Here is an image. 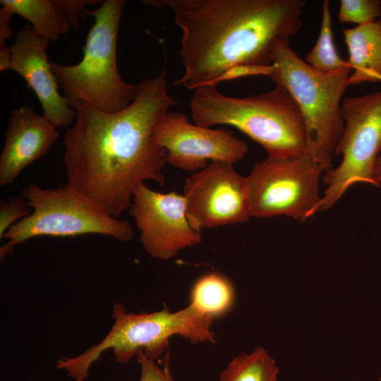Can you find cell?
I'll return each instance as SVG.
<instances>
[{
    "mask_svg": "<svg viewBox=\"0 0 381 381\" xmlns=\"http://www.w3.org/2000/svg\"><path fill=\"white\" fill-rule=\"evenodd\" d=\"M166 73L163 68L136 85L134 100L119 111L106 113L81 102L72 105L75 121L63 140L66 185L114 217L128 210L138 183H165L167 152L153 131L178 103L168 93Z\"/></svg>",
    "mask_w": 381,
    "mask_h": 381,
    "instance_id": "cell-1",
    "label": "cell"
},
{
    "mask_svg": "<svg viewBox=\"0 0 381 381\" xmlns=\"http://www.w3.org/2000/svg\"><path fill=\"white\" fill-rule=\"evenodd\" d=\"M168 8L181 31L183 75L174 84L195 90L216 85L239 67L271 65L278 40L301 26L303 0H145Z\"/></svg>",
    "mask_w": 381,
    "mask_h": 381,
    "instance_id": "cell-2",
    "label": "cell"
},
{
    "mask_svg": "<svg viewBox=\"0 0 381 381\" xmlns=\"http://www.w3.org/2000/svg\"><path fill=\"white\" fill-rule=\"evenodd\" d=\"M189 107L195 123L233 126L259 143L271 156L306 153L305 120L296 101L283 87L255 96L233 97L216 85L194 90Z\"/></svg>",
    "mask_w": 381,
    "mask_h": 381,
    "instance_id": "cell-3",
    "label": "cell"
},
{
    "mask_svg": "<svg viewBox=\"0 0 381 381\" xmlns=\"http://www.w3.org/2000/svg\"><path fill=\"white\" fill-rule=\"evenodd\" d=\"M111 315L113 325L100 341L78 355L62 356L57 361V368L74 381H85L92 365L109 350L117 363H126L140 351L155 361L167 349L170 339L174 336L193 344L215 342L211 329L213 320L189 305L174 312L165 308L135 313L127 312L123 304L116 302Z\"/></svg>",
    "mask_w": 381,
    "mask_h": 381,
    "instance_id": "cell-4",
    "label": "cell"
},
{
    "mask_svg": "<svg viewBox=\"0 0 381 381\" xmlns=\"http://www.w3.org/2000/svg\"><path fill=\"white\" fill-rule=\"evenodd\" d=\"M289 42L278 40L273 44L267 77L296 101L306 123V153L327 171L333 167L344 133L340 102L351 85V68L348 64L332 73L318 71L300 58Z\"/></svg>",
    "mask_w": 381,
    "mask_h": 381,
    "instance_id": "cell-5",
    "label": "cell"
},
{
    "mask_svg": "<svg viewBox=\"0 0 381 381\" xmlns=\"http://www.w3.org/2000/svg\"><path fill=\"white\" fill-rule=\"evenodd\" d=\"M123 0H104L86 11L94 18L83 48V58L73 65L52 62L59 89L71 107L76 102L106 113L119 111L135 99L137 86L126 82L117 65L116 45Z\"/></svg>",
    "mask_w": 381,
    "mask_h": 381,
    "instance_id": "cell-6",
    "label": "cell"
},
{
    "mask_svg": "<svg viewBox=\"0 0 381 381\" xmlns=\"http://www.w3.org/2000/svg\"><path fill=\"white\" fill-rule=\"evenodd\" d=\"M22 195L32 212L4 234L3 239L7 241L0 248L1 260L15 246L40 236L99 234L127 242L134 236L130 222L105 213L66 185L46 188L30 183L23 188Z\"/></svg>",
    "mask_w": 381,
    "mask_h": 381,
    "instance_id": "cell-7",
    "label": "cell"
},
{
    "mask_svg": "<svg viewBox=\"0 0 381 381\" xmlns=\"http://www.w3.org/2000/svg\"><path fill=\"white\" fill-rule=\"evenodd\" d=\"M344 121L335 156L341 159L323 177L327 185L316 212L331 208L357 183L375 185L374 165L381 156V90L346 98L341 105Z\"/></svg>",
    "mask_w": 381,
    "mask_h": 381,
    "instance_id": "cell-8",
    "label": "cell"
},
{
    "mask_svg": "<svg viewBox=\"0 0 381 381\" xmlns=\"http://www.w3.org/2000/svg\"><path fill=\"white\" fill-rule=\"evenodd\" d=\"M322 166L307 153L271 156L256 163L246 176L252 217L285 215L305 221L316 213Z\"/></svg>",
    "mask_w": 381,
    "mask_h": 381,
    "instance_id": "cell-9",
    "label": "cell"
},
{
    "mask_svg": "<svg viewBox=\"0 0 381 381\" xmlns=\"http://www.w3.org/2000/svg\"><path fill=\"white\" fill-rule=\"evenodd\" d=\"M234 164L212 161L185 180L182 195L195 230L243 223L252 217L246 178Z\"/></svg>",
    "mask_w": 381,
    "mask_h": 381,
    "instance_id": "cell-10",
    "label": "cell"
},
{
    "mask_svg": "<svg viewBox=\"0 0 381 381\" xmlns=\"http://www.w3.org/2000/svg\"><path fill=\"white\" fill-rule=\"evenodd\" d=\"M128 212L140 231L143 248L154 258L171 259L202 241L201 232L188 220L182 194L160 193L140 182L133 189Z\"/></svg>",
    "mask_w": 381,
    "mask_h": 381,
    "instance_id": "cell-11",
    "label": "cell"
},
{
    "mask_svg": "<svg viewBox=\"0 0 381 381\" xmlns=\"http://www.w3.org/2000/svg\"><path fill=\"white\" fill-rule=\"evenodd\" d=\"M153 137L167 152V163L171 167L196 172L208 161L233 164L247 154L246 142L224 128L192 124L181 112L168 111L157 123Z\"/></svg>",
    "mask_w": 381,
    "mask_h": 381,
    "instance_id": "cell-12",
    "label": "cell"
},
{
    "mask_svg": "<svg viewBox=\"0 0 381 381\" xmlns=\"http://www.w3.org/2000/svg\"><path fill=\"white\" fill-rule=\"evenodd\" d=\"M49 41L38 36L28 24L20 28L9 47L10 69L18 73L39 99L43 116L56 128L73 125L75 111L59 92L47 50Z\"/></svg>",
    "mask_w": 381,
    "mask_h": 381,
    "instance_id": "cell-13",
    "label": "cell"
},
{
    "mask_svg": "<svg viewBox=\"0 0 381 381\" xmlns=\"http://www.w3.org/2000/svg\"><path fill=\"white\" fill-rule=\"evenodd\" d=\"M58 138L56 128L32 107L13 109L0 155V186L10 185L26 167L44 157Z\"/></svg>",
    "mask_w": 381,
    "mask_h": 381,
    "instance_id": "cell-14",
    "label": "cell"
},
{
    "mask_svg": "<svg viewBox=\"0 0 381 381\" xmlns=\"http://www.w3.org/2000/svg\"><path fill=\"white\" fill-rule=\"evenodd\" d=\"M343 35L351 68L350 84L381 83V20L345 28Z\"/></svg>",
    "mask_w": 381,
    "mask_h": 381,
    "instance_id": "cell-15",
    "label": "cell"
},
{
    "mask_svg": "<svg viewBox=\"0 0 381 381\" xmlns=\"http://www.w3.org/2000/svg\"><path fill=\"white\" fill-rule=\"evenodd\" d=\"M236 289L225 275L212 272L202 274L193 284L189 306L211 320L223 317L234 307Z\"/></svg>",
    "mask_w": 381,
    "mask_h": 381,
    "instance_id": "cell-16",
    "label": "cell"
},
{
    "mask_svg": "<svg viewBox=\"0 0 381 381\" xmlns=\"http://www.w3.org/2000/svg\"><path fill=\"white\" fill-rule=\"evenodd\" d=\"M0 4L28 20L35 33L49 42H54L71 28L54 0H1Z\"/></svg>",
    "mask_w": 381,
    "mask_h": 381,
    "instance_id": "cell-17",
    "label": "cell"
},
{
    "mask_svg": "<svg viewBox=\"0 0 381 381\" xmlns=\"http://www.w3.org/2000/svg\"><path fill=\"white\" fill-rule=\"evenodd\" d=\"M279 368L262 347L234 357L219 373V381H277Z\"/></svg>",
    "mask_w": 381,
    "mask_h": 381,
    "instance_id": "cell-18",
    "label": "cell"
},
{
    "mask_svg": "<svg viewBox=\"0 0 381 381\" xmlns=\"http://www.w3.org/2000/svg\"><path fill=\"white\" fill-rule=\"evenodd\" d=\"M306 62L323 73L338 71L348 64L340 57L334 44L328 0L322 3L320 33L315 45L306 56Z\"/></svg>",
    "mask_w": 381,
    "mask_h": 381,
    "instance_id": "cell-19",
    "label": "cell"
},
{
    "mask_svg": "<svg viewBox=\"0 0 381 381\" xmlns=\"http://www.w3.org/2000/svg\"><path fill=\"white\" fill-rule=\"evenodd\" d=\"M380 16L379 0H341L337 19L340 23H353L361 26L377 20Z\"/></svg>",
    "mask_w": 381,
    "mask_h": 381,
    "instance_id": "cell-20",
    "label": "cell"
},
{
    "mask_svg": "<svg viewBox=\"0 0 381 381\" xmlns=\"http://www.w3.org/2000/svg\"><path fill=\"white\" fill-rule=\"evenodd\" d=\"M32 209L20 195L0 202V239L15 224L30 215Z\"/></svg>",
    "mask_w": 381,
    "mask_h": 381,
    "instance_id": "cell-21",
    "label": "cell"
},
{
    "mask_svg": "<svg viewBox=\"0 0 381 381\" xmlns=\"http://www.w3.org/2000/svg\"><path fill=\"white\" fill-rule=\"evenodd\" d=\"M140 368L139 381H174L170 370L169 351L163 359V365L160 367L155 361L147 357L142 351L136 356Z\"/></svg>",
    "mask_w": 381,
    "mask_h": 381,
    "instance_id": "cell-22",
    "label": "cell"
},
{
    "mask_svg": "<svg viewBox=\"0 0 381 381\" xmlns=\"http://www.w3.org/2000/svg\"><path fill=\"white\" fill-rule=\"evenodd\" d=\"M61 9L71 28L77 29L80 20L86 15L85 8L87 5L102 4L103 1L98 0H54Z\"/></svg>",
    "mask_w": 381,
    "mask_h": 381,
    "instance_id": "cell-23",
    "label": "cell"
},
{
    "mask_svg": "<svg viewBox=\"0 0 381 381\" xmlns=\"http://www.w3.org/2000/svg\"><path fill=\"white\" fill-rule=\"evenodd\" d=\"M13 14L4 7L0 8V71L10 69L11 53L6 45V40L12 37L9 21Z\"/></svg>",
    "mask_w": 381,
    "mask_h": 381,
    "instance_id": "cell-24",
    "label": "cell"
},
{
    "mask_svg": "<svg viewBox=\"0 0 381 381\" xmlns=\"http://www.w3.org/2000/svg\"><path fill=\"white\" fill-rule=\"evenodd\" d=\"M373 179L377 187L381 184V156L377 159L373 168Z\"/></svg>",
    "mask_w": 381,
    "mask_h": 381,
    "instance_id": "cell-25",
    "label": "cell"
},
{
    "mask_svg": "<svg viewBox=\"0 0 381 381\" xmlns=\"http://www.w3.org/2000/svg\"><path fill=\"white\" fill-rule=\"evenodd\" d=\"M378 381H381V377L379 378Z\"/></svg>",
    "mask_w": 381,
    "mask_h": 381,
    "instance_id": "cell-26",
    "label": "cell"
}]
</instances>
